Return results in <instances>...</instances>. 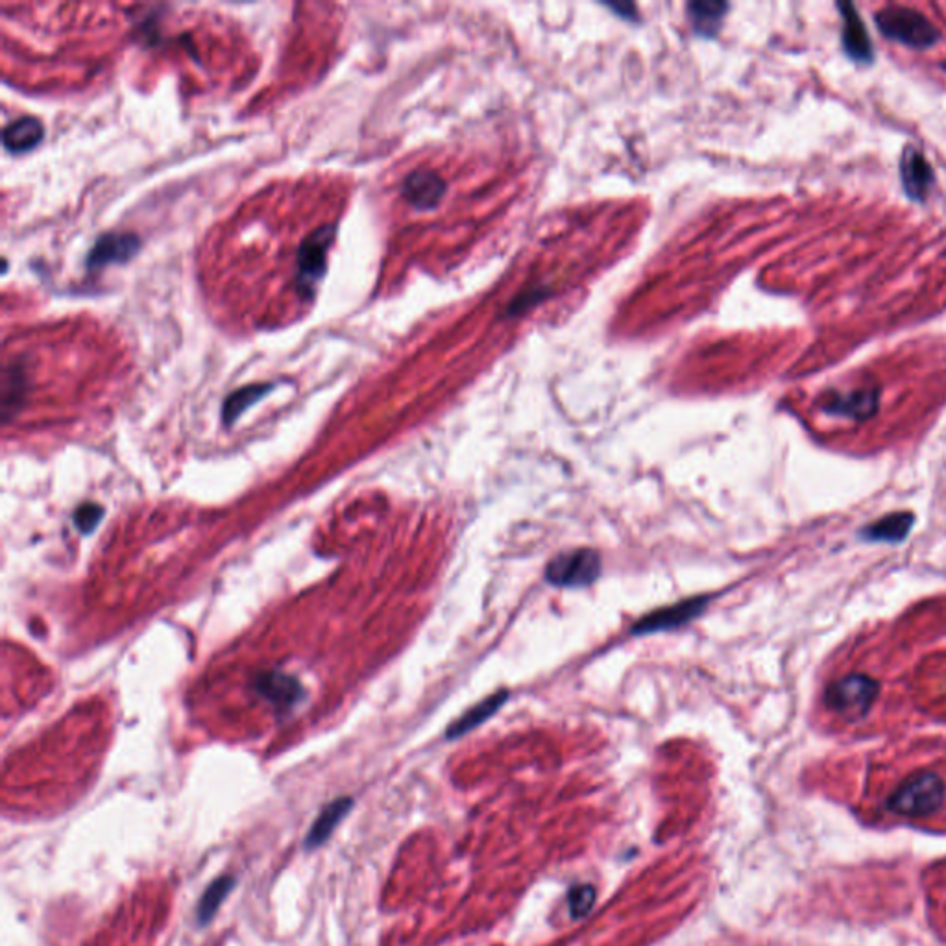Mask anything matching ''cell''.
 Masks as SVG:
<instances>
[{
	"label": "cell",
	"instance_id": "obj_1",
	"mask_svg": "<svg viewBox=\"0 0 946 946\" xmlns=\"http://www.w3.org/2000/svg\"><path fill=\"white\" fill-rule=\"evenodd\" d=\"M946 631V599L874 625L841 645L821 673L819 710L826 727L862 728L911 708L910 677L922 642Z\"/></svg>",
	"mask_w": 946,
	"mask_h": 946
},
{
	"label": "cell",
	"instance_id": "obj_2",
	"mask_svg": "<svg viewBox=\"0 0 946 946\" xmlns=\"http://www.w3.org/2000/svg\"><path fill=\"white\" fill-rule=\"evenodd\" d=\"M911 708L946 717V645L921 655L910 677Z\"/></svg>",
	"mask_w": 946,
	"mask_h": 946
},
{
	"label": "cell",
	"instance_id": "obj_3",
	"mask_svg": "<svg viewBox=\"0 0 946 946\" xmlns=\"http://www.w3.org/2000/svg\"><path fill=\"white\" fill-rule=\"evenodd\" d=\"M946 797L943 777L930 769H921L904 778L887 799V808L906 817H926L937 812Z\"/></svg>",
	"mask_w": 946,
	"mask_h": 946
},
{
	"label": "cell",
	"instance_id": "obj_4",
	"mask_svg": "<svg viewBox=\"0 0 946 946\" xmlns=\"http://www.w3.org/2000/svg\"><path fill=\"white\" fill-rule=\"evenodd\" d=\"M884 36L913 49H928L939 39V32L922 13L910 8H886L876 15Z\"/></svg>",
	"mask_w": 946,
	"mask_h": 946
},
{
	"label": "cell",
	"instance_id": "obj_5",
	"mask_svg": "<svg viewBox=\"0 0 946 946\" xmlns=\"http://www.w3.org/2000/svg\"><path fill=\"white\" fill-rule=\"evenodd\" d=\"M601 575V557L594 549H571L551 558L547 564L546 581L558 588H584L594 584Z\"/></svg>",
	"mask_w": 946,
	"mask_h": 946
},
{
	"label": "cell",
	"instance_id": "obj_6",
	"mask_svg": "<svg viewBox=\"0 0 946 946\" xmlns=\"http://www.w3.org/2000/svg\"><path fill=\"white\" fill-rule=\"evenodd\" d=\"M710 603L708 595H699L692 599H684L675 605L658 608L655 612L647 614L645 618L638 619L632 625V634L636 636H645V634H655V632L671 631L688 625L690 621L699 618Z\"/></svg>",
	"mask_w": 946,
	"mask_h": 946
},
{
	"label": "cell",
	"instance_id": "obj_7",
	"mask_svg": "<svg viewBox=\"0 0 946 946\" xmlns=\"http://www.w3.org/2000/svg\"><path fill=\"white\" fill-rule=\"evenodd\" d=\"M252 690L257 695H261L267 703L272 704L281 714L289 712L296 704L302 703L305 697L304 686L300 684V680L287 673H278V671L259 673L252 682Z\"/></svg>",
	"mask_w": 946,
	"mask_h": 946
},
{
	"label": "cell",
	"instance_id": "obj_8",
	"mask_svg": "<svg viewBox=\"0 0 946 946\" xmlns=\"http://www.w3.org/2000/svg\"><path fill=\"white\" fill-rule=\"evenodd\" d=\"M448 185L438 176L437 172L429 169H418L411 172L401 185L403 198L416 209H435L440 200L446 195Z\"/></svg>",
	"mask_w": 946,
	"mask_h": 946
},
{
	"label": "cell",
	"instance_id": "obj_9",
	"mask_svg": "<svg viewBox=\"0 0 946 946\" xmlns=\"http://www.w3.org/2000/svg\"><path fill=\"white\" fill-rule=\"evenodd\" d=\"M352 808V797H340V799L329 802L328 806L316 817L315 823L311 825V830L307 832L304 841L305 850H315L322 847L324 843H328L329 837L333 836L337 826L344 821V817L350 813Z\"/></svg>",
	"mask_w": 946,
	"mask_h": 946
},
{
	"label": "cell",
	"instance_id": "obj_10",
	"mask_svg": "<svg viewBox=\"0 0 946 946\" xmlns=\"http://www.w3.org/2000/svg\"><path fill=\"white\" fill-rule=\"evenodd\" d=\"M900 172H902V182L906 187V193L915 200H922L934 182V170L928 165V161L922 156L919 148H913V146L906 148L902 163H900Z\"/></svg>",
	"mask_w": 946,
	"mask_h": 946
},
{
	"label": "cell",
	"instance_id": "obj_11",
	"mask_svg": "<svg viewBox=\"0 0 946 946\" xmlns=\"http://www.w3.org/2000/svg\"><path fill=\"white\" fill-rule=\"evenodd\" d=\"M507 697H509V692H498L494 693V695H490V697H486L481 703L473 704L472 708H470L466 714H462V716L448 728V734H446V736H448L449 740H457V738H461L464 734L472 732L473 728L479 727L481 723H485L486 719H490V717L494 716L499 708L505 704Z\"/></svg>",
	"mask_w": 946,
	"mask_h": 946
},
{
	"label": "cell",
	"instance_id": "obj_12",
	"mask_svg": "<svg viewBox=\"0 0 946 946\" xmlns=\"http://www.w3.org/2000/svg\"><path fill=\"white\" fill-rule=\"evenodd\" d=\"M843 19H845V49L852 58L860 61H869L873 58V49H871V39L863 26L862 19L858 13L854 12L852 4H839Z\"/></svg>",
	"mask_w": 946,
	"mask_h": 946
},
{
	"label": "cell",
	"instance_id": "obj_13",
	"mask_svg": "<svg viewBox=\"0 0 946 946\" xmlns=\"http://www.w3.org/2000/svg\"><path fill=\"white\" fill-rule=\"evenodd\" d=\"M43 139V124L34 117H23L4 128L2 143L10 152H28L39 145Z\"/></svg>",
	"mask_w": 946,
	"mask_h": 946
},
{
	"label": "cell",
	"instance_id": "obj_14",
	"mask_svg": "<svg viewBox=\"0 0 946 946\" xmlns=\"http://www.w3.org/2000/svg\"><path fill=\"white\" fill-rule=\"evenodd\" d=\"M235 887V878L233 876H219L207 886L204 895L198 900L196 906V921L200 926H206L207 922L213 921L215 913L219 911L222 902L228 898Z\"/></svg>",
	"mask_w": 946,
	"mask_h": 946
},
{
	"label": "cell",
	"instance_id": "obj_15",
	"mask_svg": "<svg viewBox=\"0 0 946 946\" xmlns=\"http://www.w3.org/2000/svg\"><path fill=\"white\" fill-rule=\"evenodd\" d=\"M727 10L728 4L721 2H693L688 6L693 30L699 36H714Z\"/></svg>",
	"mask_w": 946,
	"mask_h": 946
},
{
	"label": "cell",
	"instance_id": "obj_16",
	"mask_svg": "<svg viewBox=\"0 0 946 946\" xmlns=\"http://www.w3.org/2000/svg\"><path fill=\"white\" fill-rule=\"evenodd\" d=\"M132 254H134V239L132 237H119V239L106 237L93 250L91 265L98 267L102 263H108L111 259L119 261V259H126Z\"/></svg>",
	"mask_w": 946,
	"mask_h": 946
},
{
	"label": "cell",
	"instance_id": "obj_17",
	"mask_svg": "<svg viewBox=\"0 0 946 946\" xmlns=\"http://www.w3.org/2000/svg\"><path fill=\"white\" fill-rule=\"evenodd\" d=\"M267 390L268 387H248V389L235 392L224 405V422H226V425L233 424V420L239 418L254 401L259 400L261 396H265Z\"/></svg>",
	"mask_w": 946,
	"mask_h": 946
},
{
	"label": "cell",
	"instance_id": "obj_18",
	"mask_svg": "<svg viewBox=\"0 0 946 946\" xmlns=\"http://www.w3.org/2000/svg\"><path fill=\"white\" fill-rule=\"evenodd\" d=\"M104 518V509L98 503H84L74 512V525L82 534H91Z\"/></svg>",
	"mask_w": 946,
	"mask_h": 946
},
{
	"label": "cell",
	"instance_id": "obj_19",
	"mask_svg": "<svg viewBox=\"0 0 946 946\" xmlns=\"http://www.w3.org/2000/svg\"><path fill=\"white\" fill-rule=\"evenodd\" d=\"M595 904V889L592 886H577L571 889L570 911L575 919L586 917Z\"/></svg>",
	"mask_w": 946,
	"mask_h": 946
}]
</instances>
